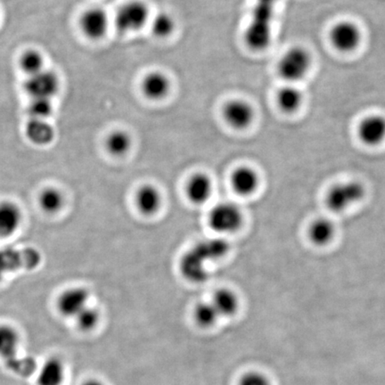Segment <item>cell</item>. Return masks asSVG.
Wrapping results in <instances>:
<instances>
[{
    "label": "cell",
    "instance_id": "1",
    "mask_svg": "<svg viewBox=\"0 0 385 385\" xmlns=\"http://www.w3.org/2000/svg\"><path fill=\"white\" fill-rule=\"evenodd\" d=\"M276 5V2L271 0H256L245 32V42L249 49L262 51L271 43Z\"/></svg>",
    "mask_w": 385,
    "mask_h": 385
},
{
    "label": "cell",
    "instance_id": "17",
    "mask_svg": "<svg viewBox=\"0 0 385 385\" xmlns=\"http://www.w3.org/2000/svg\"><path fill=\"white\" fill-rule=\"evenodd\" d=\"M231 185L236 194L248 197L255 194L258 189L259 177L252 167H238L231 175Z\"/></svg>",
    "mask_w": 385,
    "mask_h": 385
},
{
    "label": "cell",
    "instance_id": "10",
    "mask_svg": "<svg viewBox=\"0 0 385 385\" xmlns=\"http://www.w3.org/2000/svg\"><path fill=\"white\" fill-rule=\"evenodd\" d=\"M39 253L33 250L27 251H0V279L5 273L18 268H33L39 262Z\"/></svg>",
    "mask_w": 385,
    "mask_h": 385
},
{
    "label": "cell",
    "instance_id": "25",
    "mask_svg": "<svg viewBox=\"0 0 385 385\" xmlns=\"http://www.w3.org/2000/svg\"><path fill=\"white\" fill-rule=\"evenodd\" d=\"M303 94L293 84L283 87L276 94V102L280 109L287 114L295 113L302 106Z\"/></svg>",
    "mask_w": 385,
    "mask_h": 385
},
{
    "label": "cell",
    "instance_id": "12",
    "mask_svg": "<svg viewBox=\"0 0 385 385\" xmlns=\"http://www.w3.org/2000/svg\"><path fill=\"white\" fill-rule=\"evenodd\" d=\"M171 89V80L161 71H153L147 73L141 83L142 92L152 101L165 99L170 93Z\"/></svg>",
    "mask_w": 385,
    "mask_h": 385
},
{
    "label": "cell",
    "instance_id": "21",
    "mask_svg": "<svg viewBox=\"0 0 385 385\" xmlns=\"http://www.w3.org/2000/svg\"><path fill=\"white\" fill-rule=\"evenodd\" d=\"M204 259L206 262H215L228 255L229 244L227 240L214 238L202 240L192 248Z\"/></svg>",
    "mask_w": 385,
    "mask_h": 385
},
{
    "label": "cell",
    "instance_id": "35",
    "mask_svg": "<svg viewBox=\"0 0 385 385\" xmlns=\"http://www.w3.org/2000/svg\"><path fill=\"white\" fill-rule=\"evenodd\" d=\"M271 1L279 2V0H271Z\"/></svg>",
    "mask_w": 385,
    "mask_h": 385
},
{
    "label": "cell",
    "instance_id": "14",
    "mask_svg": "<svg viewBox=\"0 0 385 385\" xmlns=\"http://www.w3.org/2000/svg\"><path fill=\"white\" fill-rule=\"evenodd\" d=\"M359 136L367 146L374 147L383 143L385 140V118L381 116L365 118L360 124Z\"/></svg>",
    "mask_w": 385,
    "mask_h": 385
},
{
    "label": "cell",
    "instance_id": "22",
    "mask_svg": "<svg viewBox=\"0 0 385 385\" xmlns=\"http://www.w3.org/2000/svg\"><path fill=\"white\" fill-rule=\"evenodd\" d=\"M26 137L37 146H47L55 138V130L46 120L30 119L25 128Z\"/></svg>",
    "mask_w": 385,
    "mask_h": 385
},
{
    "label": "cell",
    "instance_id": "16",
    "mask_svg": "<svg viewBox=\"0 0 385 385\" xmlns=\"http://www.w3.org/2000/svg\"><path fill=\"white\" fill-rule=\"evenodd\" d=\"M185 192L192 204H204L210 200L214 192V183L207 174L197 173L188 181Z\"/></svg>",
    "mask_w": 385,
    "mask_h": 385
},
{
    "label": "cell",
    "instance_id": "19",
    "mask_svg": "<svg viewBox=\"0 0 385 385\" xmlns=\"http://www.w3.org/2000/svg\"><path fill=\"white\" fill-rule=\"evenodd\" d=\"M20 334L15 327L6 324L0 325V358L8 364L15 363L18 358Z\"/></svg>",
    "mask_w": 385,
    "mask_h": 385
},
{
    "label": "cell",
    "instance_id": "18",
    "mask_svg": "<svg viewBox=\"0 0 385 385\" xmlns=\"http://www.w3.org/2000/svg\"><path fill=\"white\" fill-rule=\"evenodd\" d=\"M21 209L13 202H0V236L8 238L18 231L22 224Z\"/></svg>",
    "mask_w": 385,
    "mask_h": 385
},
{
    "label": "cell",
    "instance_id": "33",
    "mask_svg": "<svg viewBox=\"0 0 385 385\" xmlns=\"http://www.w3.org/2000/svg\"><path fill=\"white\" fill-rule=\"evenodd\" d=\"M238 385H270L268 378L259 372H248L243 374Z\"/></svg>",
    "mask_w": 385,
    "mask_h": 385
},
{
    "label": "cell",
    "instance_id": "20",
    "mask_svg": "<svg viewBox=\"0 0 385 385\" xmlns=\"http://www.w3.org/2000/svg\"><path fill=\"white\" fill-rule=\"evenodd\" d=\"M136 204L145 215L157 214L163 205V195L154 185H142L137 192Z\"/></svg>",
    "mask_w": 385,
    "mask_h": 385
},
{
    "label": "cell",
    "instance_id": "23",
    "mask_svg": "<svg viewBox=\"0 0 385 385\" xmlns=\"http://www.w3.org/2000/svg\"><path fill=\"white\" fill-rule=\"evenodd\" d=\"M221 317H231L238 313L239 298L231 289L222 288L215 292L211 300Z\"/></svg>",
    "mask_w": 385,
    "mask_h": 385
},
{
    "label": "cell",
    "instance_id": "6",
    "mask_svg": "<svg viewBox=\"0 0 385 385\" xmlns=\"http://www.w3.org/2000/svg\"><path fill=\"white\" fill-rule=\"evenodd\" d=\"M222 116L226 123L235 130H245L255 121V111L248 101L232 99L223 106Z\"/></svg>",
    "mask_w": 385,
    "mask_h": 385
},
{
    "label": "cell",
    "instance_id": "9",
    "mask_svg": "<svg viewBox=\"0 0 385 385\" xmlns=\"http://www.w3.org/2000/svg\"><path fill=\"white\" fill-rule=\"evenodd\" d=\"M90 305V293L82 287H73L64 291L57 300V308L63 316L75 317Z\"/></svg>",
    "mask_w": 385,
    "mask_h": 385
},
{
    "label": "cell",
    "instance_id": "32",
    "mask_svg": "<svg viewBox=\"0 0 385 385\" xmlns=\"http://www.w3.org/2000/svg\"><path fill=\"white\" fill-rule=\"evenodd\" d=\"M53 104L51 99H32L28 107L30 119L46 120L51 116Z\"/></svg>",
    "mask_w": 385,
    "mask_h": 385
},
{
    "label": "cell",
    "instance_id": "26",
    "mask_svg": "<svg viewBox=\"0 0 385 385\" xmlns=\"http://www.w3.org/2000/svg\"><path fill=\"white\" fill-rule=\"evenodd\" d=\"M106 149L114 157H123L133 147V138L125 130L113 131L108 135L106 141Z\"/></svg>",
    "mask_w": 385,
    "mask_h": 385
},
{
    "label": "cell",
    "instance_id": "31",
    "mask_svg": "<svg viewBox=\"0 0 385 385\" xmlns=\"http://www.w3.org/2000/svg\"><path fill=\"white\" fill-rule=\"evenodd\" d=\"M20 66H21L23 72L28 74L29 76H32L42 72L44 59L36 50H30V51L23 54L20 59Z\"/></svg>",
    "mask_w": 385,
    "mask_h": 385
},
{
    "label": "cell",
    "instance_id": "5",
    "mask_svg": "<svg viewBox=\"0 0 385 385\" xmlns=\"http://www.w3.org/2000/svg\"><path fill=\"white\" fill-rule=\"evenodd\" d=\"M149 8L146 3L133 0L121 6L116 16V25L120 32H138L150 22Z\"/></svg>",
    "mask_w": 385,
    "mask_h": 385
},
{
    "label": "cell",
    "instance_id": "30",
    "mask_svg": "<svg viewBox=\"0 0 385 385\" xmlns=\"http://www.w3.org/2000/svg\"><path fill=\"white\" fill-rule=\"evenodd\" d=\"M74 319H75L78 329L83 331V332H90L99 325L100 314L99 310L89 305Z\"/></svg>",
    "mask_w": 385,
    "mask_h": 385
},
{
    "label": "cell",
    "instance_id": "13",
    "mask_svg": "<svg viewBox=\"0 0 385 385\" xmlns=\"http://www.w3.org/2000/svg\"><path fill=\"white\" fill-rule=\"evenodd\" d=\"M208 262L191 249L181 259V271L188 280L202 283L208 279Z\"/></svg>",
    "mask_w": 385,
    "mask_h": 385
},
{
    "label": "cell",
    "instance_id": "2",
    "mask_svg": "<svg viewBox=\"0 0 385 385\" xmlns=\"http://www.w3.org/2000/svg\"><path fill=\"white\" fill-rule=\"evenodd\" d=\"M365 195L366 188L360 182H343L329 189L326 197V204L329 210L342 212L360 202Z\"/></svg>",
    "mask_w": 385,
    "mask_h": 385
},
{
    "label": "cell",
    "instance_id": "4",
    "mask_svg": "<svg viewBox=\"0 0 385 385\" xmlns=\"http://www.w3.org/2000/svg\"><path fill=\"white\" fill-rule=\"evenodd\" d=\"M244 221L241 209L233 202L216 204L208 216L209 225L219 235H228L238 231Z\"/></svg>",
    "mask_w": 385,
    "mask_h": 385
},
{
    "label": "cell",
    "instance_id": "15",
    "mask_svg": "<svg viewBox=\"0 0 385 385\" xmlns=\"http://www.w3.org/2000/svg\"><path fill=\"white\" fill-rule=\"evenodd\" d=\"M66 365L60 358L51 357L44 361L37 373V385H63L66 380Z\"/></svg>",
    "mask_w": 385,
    "mask_h": 385
},
{
    "label": "cell",
    "instance_id": "29",
    "mask_svg": "<svg viewBox=\"0 0 385 385\" xmlns=\"http://www.w3.org/2000/svg\"><path fill=\"white\" fill-rule=\"evenodd\" d=\"M39 202L44 212L54 214L63 208L64 198L62 192L59 189L49 188L42 192L39 195Z\"/></svg>",
    "mask_w": 385,
    "mask_h": 385
},
{
    "label": "cell",
    "instance_id": "24",
    "mask_svg": "<svg viewBox=\"0 0 385 385\" xmlns=\"http://www.w3.org/2000/svg\"><path fill=\"white\" fill-rule=\"evenodd\" d=\"M336 236L334 223L327 219H319L310 225L309 238L314 245L325 246L330 244Z\"/></svg>",
    "mask_w": 385,
    "mask_h": 385
},
{
    "label": "cell",
    "instance_id": "34",
    "mask_svg": "<svg viewBox=\"0 0 385 385\" xmlns=\"http://www.w3.org/2000/svg\"><path fill=\"white\" fill-rule=\"evenodd\" d=\"M80 385H106L103 383L102 381L96 379V378H91V379H87Z\"/></svg>",
    "mask_w": 385,
    "mask_h": 385
},
{
    "label": "cell",
    "instance_id": "7",
    "mask_svg": "<svg viewBox=\"0 0 385 385\" xmlns=\"http://www.w3.org/2000/svg\"><path fill=\"white\" fill-rule=\"evenodd\" d=\"M25 87L32 99H52L59 90V80L55 73L43 70L30 76Z\"/></svg>",
    "mask_w": 385,
    "mask_h": 385
},
{
    "label": "cell",
    "instance_id": "11",
    "mask_svg": "<svg viewBox=\"0 0 385 385\" xmlns=\"http://www.w3.org/2000/svg\"><path fill=\"white\" fill-rule=\"evenodd\" d=\"M109 23L106 12L99 8L87 10L80 19L84 35L92 39H102L106 35Z\"/></svg>",
    "mask_w": 385,
    "mask_h": 385
},
{
    "label": "cell",
    "instance_id": "3",
    "mask_svg": "<svg viewBox=\"0 0 385 385\" xmlns=\"http://www.w3.org/2000/svg\"><path fill=\"white\" fill-rule=\"evenodd\" d=\"M312 66V57L306 49L295 47L285 53L279 60V75L289 84L302 80Z\"/></svg>",
    "mask_w": 385,
    "mask_h": 385
},
{
    "label": "cell",
    "instance_id": "28",
    "mask_svg": "<svg viewBox=\"0 0 385 385\" xmlns=\"http://www.w3.org/2000/svg\"><path fill=\"white\" fill-rule=\"evenodd\" d=\"M194 319L199 326L202 329H209L214 326L221 316L219 315L217 310L211 302H199L194 309Z\"/></svg>",
    "mask_w": 385,
    "mask_h": 385
},
{
    "label": "cell",
    "instance_id": "27",
    "mask_svg": "<svg viewBox=\"0 0 385 385\" xmlns=\"http://www.w3.org/2000/svg\"><path fill=\"white\" fill-rule=\"evenodd\" d=\"M152 33L158 39H166L174 32L176 22L173 16L166 12L157 13L149 22Z\"/></svg>",
    "mask_w": 385,
    "mask_h": 385
},
{
    "label": "cell",
    "instance_id": "8",
    "mask_svg": "<svg viewBox=\"0 0 385 385\" xmlns=\"http://www.w3.org/2000/svg\"><path fill=\"white\" fill-rule=\"evenodd\" d=\"M361 32L355 23L344 21L337 23L331 30L330 39L339 51L351 52L360 46Z\"/></svg>",
    "mask_w": 385,
    "mask_h": 385
}]
</instances>
